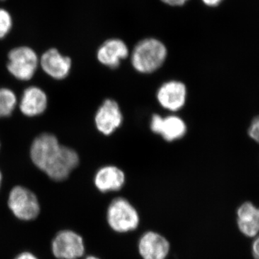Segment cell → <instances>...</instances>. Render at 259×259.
Segmentation results:
<instances>
[{"mask_svg": "<svg viewBox=\"0 0 259 259\" xmlns=\"http://www.w3.org/2000/svg\"><path fill=\"white\" fill-rule=\"evenodd\" d=\"M204 5L209 7L218 6L223 0H202Z\"/></svg>", "mask_w": 259, "mask_h": 259, "instance_id": "22", "label": "cell"}, {"mask_svg": "<svg viewBox=\"0 0 259 259\" xmlns=\"http://www.w3.org/2000/svg\"><path fill=\"white\" fill-rule=\"evenodd\" d=\"M8 205L17 218L23 221L35 219L40 212L36 196L28 189L15 187L10 192Z\"/></svg>", "mask_w": 259, "mask_h": 259, "instance_id": "4", "label": "cell"}, {"mask_svg": "<svg viewBox=\"0 0 259 259\" xmlns=\"http://www.w3.org/2000/svg\"><path fill=\"white\" fill-rule=\"evenodd\" d=\"M251 248L253 258L259 259V236L253 238Z\"/></svg>", "mask_w": 259, "mask_h": 259, "instance_id": "20", "label": "cell"}, {"mask_svg": "<svg viewBox=\"0 0 259 259\" xmlns=\"http://www.w3.org/2000/svg\"><path fill=\"white\" fill-rule=\"evenodd\" d=\"M124 172L115 166H106L100 168L95 177V185L102 193L121 190L125 185Z\"/></svg>", "mask_w": 259, "mask_h": 259, "instance_id": "15", "label": "cell"}, {"mask_svg": "<svg viewBox=\"0 0 259 259\" xmlns=\"http://www.w3.org/2000/svg\"><path fill=\"white\" fill-rule=\"evenodd\" d=\"M165 4L171 5V6H182L189 0H161Z\"/></svg>", "mask_w": 259, "mask_h": 259, "instance_id": "21", "label": "cell"}, {"mask_svg": "<svg viewBox=\"0 0 259 259\" xmlns=\"http://www.w3.org/2000/svg\"><path fill=\"white\" fill-rule=\"evenodd\" d=\"M166 56L167 49L163 42L156 38H146L135 47L131 63L139 73L151 74L161 67Z\"/></svg>", "mask_w": 259, "mask_h": 259, "instance_id": "1", "label": "cell"}, {"mask_svg": "<svg viewBox=\"0 0 259 259\" xmlns=\"http://www.w3.org/2000/svg\"><path fill=\"white\" fill-rule=\"evenodd\" d=\"M52 250L56 258L77 259L85 251L82 238L71 231L59 232L52 243Z\"/></svg>", "mask_w": 259, "mask_h": 259, "instance_id": "6", "label": "cell"}, {"mask_svg": "<svg viewBox=\"0 0 259 259\" xmlns=\"http://www.w3.org/2000/svg\"><path fill=\"white\" fill-rule=\"evenodd\" d=\"M187 93L185 83L179 81H167L158 89V102L167 110L178 111L185 106Z\"/></svg>", "mask_w": 259, "mask_h": 259, "instance_id": "9", "label": "cell"}, {"mask_svg": "<svg viewBox=\"0 0 259 259\" xmlns=\"http://www.w3.org/2000/svg\"><path fill=\"white\" fill-rule=\"evenodd\" d=\"M107 221L114 231L127 233L137 229L140 223L139 214L127 199L118 197L109 205Z\"/></svg>", "mask_w": 259, "mask_h": 259, "instance_id": "2", "label": "cell"}, {"mask_svg": "<svg viewBox=\"0 0 259 259\" xmlns=\"http://www.w3.org/2000/svg\"><path fill=\"white\" fill-rule=\"evenodd\" d=\"M128 54V48L125 42L120 39L112 38L106 40L99 48L97 59L107 67L116 69Z\"/></svg>", "mask_w": 259, "mask_h": 259, "instance_id": "11", "label": "cell"}, {"mask_svg": "<svg viewBox=\"0 0 259 259\" xmlns=\"http://www.w3.org/2000/svg\"><path fill=\"white\" fill-rule=\"evenodd\" d=\"M122 122V114L115 100L107 99L102 103L95 115L97 130L105 136H110L120 127Z\"/></svg>", "mask_w": 259, "mask_h": 259, "instance_id": "8", "label": "cell"}, {"mask_svg": "<svg viewBox=\"0 0 259 259\" xmlns=\"http://www.w3.org/2000/svg\"><path fill=\"white\" fill-rule=\"evenodd\" d=\"M13 25L11 15L7 10L0 9V39L6 36Z\"/></svg>", "mask_w": 259, "mask_h": 259, "instance_id": "18", "label": "cell"}, {"mask_svg": "<svg viewBox=\"0 0 259 259\" xmlns=\"http://www.w3.org/2000/svg\"><path fill=\"white\" fill-rule=\"evenodd\" d=\"M61 146L55 136L44 134L34 140L30 149V156L34 164L42 171L56 161Z\"/></svg>", "mask_w": 259, "mask_h": 259, "instance_id": "5", "label": "cell"}, {"mask_svg": "<svg viewBox=\"0 0 259 259\" xmlns=\"http://www.w3.org/2000/svg\"><path fill=\"white\" fill-rule=\"evenodd\" d=\"M47 107V96L36 87H30L24 91L20 108L24 115L34 117L40 115Z\"/></svg>", "mask_w": 259, "mask_h": 259, "instance_id": "16", "label": "cell"}, {"mask_svg": "<svg viewBox=\"0 0 259 259\" xmlns=\"http://www.w3.org/2000/svg\"><path fill=\"white\" fill-rule=\"evenodd\" d=\"M15 259H37L35 255L30 253H23L18 255Z\"/></svg>", "mask_w": 259, "mask_h": 259, "instance_id": "23", "label": "cell"}, {"mask_svg": "<svg viewBox=\"0 0 259 259\" xmlns=\"http://www.w3.org/2000/svg\"><path fill=\"white\" fill-rule=\"evenodd\" d=\"M139 251L143 259H166L170 251V243L159 233L148 231L140 238Z\"/></svg>", "mask_w": 259, "mask_h": 259, "instance_id": "10", "label": "cell"}, {"mask_svg": "<svg viewBox=\"0 0 259 259\" xmlns=\"http://www.w3.org/2000/svg\"><path fill=\"white\" fill-rule=\"evenodd\" d=\"M248 134L252 139L259 144V116L255 117L250 124Z\"/></svg>", "mask_w": 259, "mask_h": 259, "instance_id": "19", "label": "cell"}, {"mask_svg": "<svg viewBox=\"0 0 259 259\" xmlns=\"http://www.w3.org/2000/svg\"><path fill=\"white\" fill-rule=\"evenodd\" d=\"M40 64L44 71L56 79H63L68 76L71 69L70 58L63 56L56 49L47 51L42 56Z\"/></svg>", "mask_w": 259, "mask_h": 259, "instance_id": "14", "label": "cell"}, {"mask_svg": "<svg viewBox=\"0 0 259 259\" xmlns=\"http://www.w3.org/2000/svg\"><path fill=\"white\" fill-rule=\"evenodd\" d=\"M238 230L245 236L255 238L259 233V208L250 202L239 206L236 211Z\"/></svg>", "mask_w": 259, "mask_h": 259, "instance_id": "13", "label": "cell"}, {"mask_svg": "<svg viewBox=\"0 0 259 259\" xmlns=\"http://www.w3.org/2000/svg\"><path fill=\"white\" fill-rule=\"evenodd\" d=\"M151 129L153 133L160 135L168 142L182 139L187 133L185 121L179 116L173 115L164 117L157 114L153 115L151 118Z\"/></svg>", "mask_w": 259, "mask_h": 259, "instance_id": "7", "label": "cell"}, {"mask_svg": "<svg viewBox=\"0 0 259 259\" xmlns=\"http://www.w3.org/2000/svg\"><path fill=\"white\" fill-rule=\"evenodd\" d=\"M2 179H3V177H2V174L0 172V187H1Z\"/></svg>", "mask_w": 259, "mask_h": 259, "instance_id": "25", "label": "cell"}, {"mask_svg": "<svg viewBox=\"0 0 259 259\" xmlns=\"http://www.w3.org/2000/svg\"><path fill=\"white\" fill-rule=\"evenodd\" d=\"M85 259H100L97 258V257L93 256V255H91V256H88V258H86Z\"/></svg>", "mask_w": 259, "mask_h": 259, "instance_id": "24", "label": "cell"}, {"mask_svg": "<svg viewBox=\"0 0 259 259\" xmlns=\"http://www.w3.org/2000/svg\"><path fill=\"white\" fill-rule=\"evenodd\" d=\"M79 158L74 150L66 146L61 148L60 155L55 163L45 171L48 176L55 181L66 180L70 173L79 164Z\"/></svg>", "mask_w": 259, "mask_h": 259, "instance_id": "12", "label": "cell"}, {"mask_svg": "<svg viewBox=\"0 0 259 259\" xmlns=\"http://www.w3.org/2000/svg\"><path fill=\"white\" fill-rule=\"evenodd\" d=\"M8 69L16 79L28 81L36 71L38 59L35 51L28 47H18L8 55Z\"/></svg>", "mask_w": 259, "mask_h": 259, "instance_id": "3", "label": "cell"}, {"mask_svg": "<svg viewBox=\"0 0 259 259\" xmlns=\"http://www.w3.org/2000/svg\"><path fill=\"white\" fill-rule=\"evenodd\" d=\"M16 103V96L12 90L0 89V118L11 115Z\"/></svg>", "mask_w": 259, "mask_h": 259, "instance_id": "17", "label": "cell"}]
</instances>
